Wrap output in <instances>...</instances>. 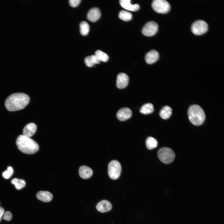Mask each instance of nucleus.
<instances>
[{"label": "nucleus", "instance_id": "f257e3e1", "mask_svg": "<svg viewBox=\"0 0 224 224\" xmlns=\"http://www.w3.org/2000/svg\"><path fill=\"white\" fill-rule=\"evenodd\" d=\"M30 97L27 94L17 93L10 95L6 99L5 105L9 111H14L24 108L29 104Z\"/></svg>", "mask_w": 224, "mask_h": 224}, {"label": "nucleus", "instance_id": "f03ea898", "mask_svg": "<svg viewBox=\"0 0 224 224\" xmlns=\"http://www.w3.org/2000/svg\"><path fill=\"white\" fill-rule=\"evenodd\" d=\"M16 143L18 149L26 154H34L39 149V146L35 141L23 135H20L17 137Z\"/></svg>", "mask_w": 224, "mask_h": 224}, {"label": "nucleus", "instance_id": "7ed1b4c3", "mask_svg": "<svg viewBox=\"0 0 224 224\" xmlns=\"http://www.w3.org/2000/svg\"><path fill=\"white\" fill-rule=\"evenodd\" d=\"M188 115L190 121L195 125L202 124L205 119L204 111L198 105H193L189 107L188 111Z\"/></svg>", "mask_w": 224, "mask_h": 224}, {"label": "nucleus", "instance_id": "20e7f679", "mask_svg": "<svg viewBox=\"0 0 224 224\" xmlns=\"http://www.w3.org/2000/svg\"><path fill=\"white\" fill-rule=\"evenodd\" d=\"M158 156L160 160L165 164H169L172 162L175 156L173 151L166 147L160 149L158 152Z\"/></svg>", "mask_w": 224, "mask_h": 224}, {"label": "nucleus", "instance_id": "39448f33", "mask_svg": "<svg viewBox=\"0 0 224 224\" xmlns=\"http://www.w3.org/2000/svg\"><path fill=\"white\" fill-rule=\"evenodd\" d=\"M121 171V166L117 160L111 161L108 166V174L110 177L113 180L117 179L120 176Z\"/></svg>", "mask_w": 224, "mask_h": 224}, {"label": "nucleus", "instance_id": "423d86ee", "mask_svg": "<svg viewBox=\"0 0 224 224\" xmlns=\"http://www.w3.org/2000/svg\"><path fill=\"white\" fill-rule=\"evenodd\" d=\"M153 9L156 12L165 14L168 12L170 8L169 3L165 0H155L152 3Z\"/></svg>", "mask_w": 224, "mask_h": 224}, {"label": "nucleus", "instance_id": "0eeeda50", "mask_svg": "<svg viewBox=\"0 0 224 224\" xmlns=\"http://www.w3.org/2000/svg\"><path fill=\"white\" fill-rule=\"evenodd\" d=\"M208 29V25L206 22L199 20L193 23L191 27V31L194 34L199 35L205 33Z\"/></svg>", "mask_w": 224, "mask_h": 224}, {"label": "nucleus", "instance_id": "6e6552de", "mask_svg": "<svg viewBox=\"0 0 224 224\" xmlns=\"http://www.w3.org/2000/svg\"><path fill=\"white\" fill-rule=\"evenodd\" d=\"M158 28V24L154 21H150L147 23L143 27L142 32L145 36H151L157 33Z\"/></svg>", "mask_w": 224, "mask_h": 224}, {"label": "nucleus", "instance_id": "1a4fd4ad", "mask_svg": "<svg viewBox=\"0 0 224 224\" xmlns=\"http://www.w3.org/2000/svg\"><path fill=\"white\" fill-rule=\"evenodd\" d=\"M132 111L130 109L124 107L120 109L118 111L116 116L120 121H124L129 119L132 116Z\"/></svg>", "mask_w": 224, "mask_h": 224}, {"label": "nucleus", "instance_id": "9d476101", "mask_svg": "<svg viewBox=\"0 0 224 224\" xmlns=\"http://www.w3.org/2000/svg\"><path fill=\"white\" fill-rule=\"evenodd\" d=\"M128 81L129 78L126 74L124 73H120L117 77L116 86L119 89L124 88L127 86Z\"/></svg>", "mask_w": 224, "mask_h": 224}, {"label": "nucleus", "instance_id": "9b49d317", "mask_svg": "<svg viewBox=\"0 0 224 224\" xmlns=\"http://www.w3.org/2000/svg\"><path fill=\"white\" fill-rule=\"evenodd\" d=\"M101 15L100 9L97 7H93L90 9L88 12L87 18L91 21L95 22L100 18Z\"/></svg>", "mask_w": 224, "mask_h": 224}, {"label": "nucleus", "instance_id": "f8f14e48", "mask_svg": "<svg viewBox=\"0 0 224 224\" xmlns=\"http://www.w3.org/2000/svg\"><path fill=\"white\" fill-rule=\"evenodd\" d=\"M159 56V54L157 51L154 50H151L146 54L145 60L148 64H153L157 61Z\"/></svg>", "mask_w": 224, "mask_h": 224}, {"label": "nucleus", "instance_id": "ddd939ff", "mask_svg": "<svg viewBox=\"0 0 224 224\" xmlns=\"http://www.w3.org/2000/svg\"><path fill=\"white\" fill-rule=\"evenodd\" d=\"M37 126L34 123H31L27 124L24 127L23 130V135L25 136L30 138L35 133Z\"/></svg>", "mask_w": 224, "mask_h": 224}, {"label": "nucleus", "instance_id": "4468645a", "mask_svg": "<svg viewBox=\"0 0 224 224\" xmlns=\"http://www.w3.org/2000/svg\"><path fill=\"white\" fill-rule=\"evenodd\" d=\"M130 2V0H120L119 3L121 7L125 9L133 12L138 11L139 5L137 4H132Z\"/></svg>", "mask_w": 224, "mask_h": 224}, {"label": "nucleus", "instance_id": "2eb2a0df", "mask_svg": "<svg viewBox=\"0 0 224 224\" xmlns=\"http://www.w3.org/2000/svg\"><path fill=\"white\" fill-rule=\"evenodd\" d=\"M96 208L100 212H104L110 211L112 208V205L109 201L103 200L97 203Z\"/></svg>", "mask_w": 224, "mask_h": 224}, {"label": "nucleus", "instance_id": "dca6fc26", "mask_svg": "<svg viewBox=\"0 0 224 224\" xmlns=\"http://www.w3.org/2000/svg\"><path fill=\"white\" fill-rule=\"evenodd\" d=\"M36 196L38 199L45 202L50 201L53 198L52 194L48 191H39L37 193Z\"/></svg>", "mask_w": 224, "mask_h": 224}, {"label": "nucleus", "instance_id": "f3484780", "mask_svg": "<svg viewBox=\"0 0 224 224\" xmlns=\"http://www.w3.org/2000/svg\"><path fill=\"white\" fill-rule=\"evenodd\" d=\"M79 172L80 176L83 179L90 178L93 174L92 170L89 167L85 166H81L79 168Z\"/></svg>", "mask_w": 224, "mask_h": 224}, {"label": "nucleus", "instance_id": "a211bd4d", "mask_svg": "<svg viewBox=\"0 0 224 224\" xmlns=\"http://www.w3.org/2000/svg\"><path fill=\"white\" fill-rule=\"evenodd\" d=\"M85 62L86 65L89 67L94 66L96 64H99L100 61L97 59L95 55H91L86 58Z\"/></svg>", "mask_w": 224, "mask_h": 224}, {"label": "nucleus", "instance_id": "6ab92c4d", "mask_svg": "<svg viewBox=\"0 0 224 224\" xmlns=\"http://www.w3.org/2000/svg\"><path fill=\"white\" fill-rule=\"evenodd\" d=\"M172 113V110L171 108L168 106L163 107L160 112V117L163 119H166L169 118L171 116Z\"/></svg>", "mask_w": 224, "mask_h": 224}, {"label": "nucleus", "instance_id": "aec40b11", "mask_svg": "<svg viewBox=\"0 0 224 224\" xmlns=\"http://www.w3.org/2000/svg\"><path fill=\"white\" fill-rule=\"evenodd\" d=\"M153 105L150 103H146L143 105L141 107L140 111L141 113L144 114H147L152 113L154 111Z\"/></svg>", "mask_w": 224, "mask_h": 224}, {"label": "nucleus", "instance_id": "412c9836", "mask_svg": "<svg viewBox=\"0 0 224 224\" xmlns=\"http://www.w3.org/2000/svg\"><path fill=\"white\" fill-rule=\"evenodd\" d=\"M12 184H14L17 190H20L26 185L25 181L22 179L16 178L13 179L11 181Z\"/></svg>", "mask_w": 224, "mask_h": 224}, {"label": "nucleus", "instance_id": "4be33fe9", "mask_svg": "<svg viewBox=\"0 0 224 224\" xmlns=\"http://www.w3.org/2000/svg\"><path fill=\"white\" fill-rule=\"evenodd\" d=\"M80 30L81 34L83 36L87 35L90 30V26L86 21H82L80 25Z\"/></svg>", "mask_w": 224, "mask_h": 224}, {"label": "nucleus", "instance_id": "5701e85b", "mask_svg": "<svg viewBox=\"0 0 224 224\" xmlns=\"http://www.w3.org/2000/svg\"><path fill=\"white\" fill-rule=\"evenodd\" d=\"M147 148L149 150L154 149L157 147L158 142L157 140L152 137H148L146 141Z\"/></svg>", "mask_w": 224, "mask_h": 224}, {"label": "nucleus", "instance_id": "b1692460", "mask_svg": "<svg viewBox=\"0 0 224 224\" xmlns=\"http://www.w3.org/2000/svg\"><path fill=\"white\" fill-rule=\"evenodd\" d=\"M119 18L124 21H130L132 18V15L130 12L124 10H122L119 13Z\"/></svg>", "mask_w": 224, "mask_h": 224}, {"label": "nucleus", "instance_id": "393cba45", "mask_svg": "<svg viewBox=\"0 0 224 224\" xmlns=\"http://www.w3.org/2000/svg\"><path fill=\"white\" fill-rule=\"evenodd\" d=\"M95 55L100 62H107L109 58V57L107 54L99 50L96 52Z\"/></svg>", "mask_w": 224, "mask_h": 224}, {"label": "nucleus", "instance_id": "a878e982", "mask_svg": "<svg viewBox=\"0 0 224 224\" xmlns=\"http://www.w3.org/2000/svg\"><path fill=\"white\" fill-rule=\"evenodd\" d=\"M13 172V170L12 168L9 166L7 168V170L2 173V176L6 179H8L12 176Z\"/></svg>", "mask_w": 224, "mask_h": 224}, {"label": "nucleus", "instance_id": "bb28decb", "mask_svg": "<svg viewBox=\"0 0 224 224\" xmlns=\"http://www.w3.org/2000/svg\"><path fill=\"white\" fill-rule=\"evenodd\" d=\"M12 218V214L9 211H7L4 213L3 219L7 221H10Z\"/></svg>", "mask_w": 224, "mask_h": 224}, {"label": "nucleus", "instance_id": "cd10ccee", "mask_svg": "<svg viewBox=\"0 0 224 224\" xmlns=\"http://www.w3.org/2000/svg\"><path fill=\"white\" fill-rule=\"evenodd\" d=\"M81 1V0H70L69 1V4L71 7H75L79 4Z\"/></svg>", "mask_w": 224, "mask_h": 224}, {"label": "nucleus", "instance_id": "c85d7f7f", "mask_svg": "<svg viewBox=\"0 0 224 224\" xmlns=\"http://www.w3.org/2000/svg\"><path fill=\"white\" fill-rule=\"evenodd\" d=\"M4 213V209L2 207L0 206V222L2 218V216Z\"/></svg>", "mask_w": 224, "mask_h": 224}]
</instances>
